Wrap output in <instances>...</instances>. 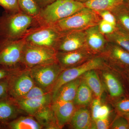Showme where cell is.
Listing matches in <instances>:
<instances>
[{"label": "cell", "instance_id": "6da1fadb", "mask_svg": "<svg viewBox=\"0 0 129 129\" xmlns=\"http://www.w3.org/2000/svg\"><path fill=\"white\" fill-rule=\"evenodd\" d=\"M34 24L38 25L36 18L22 11L5 12L0 16V40L15 41L24 38Z\"/></svg>", "mask_w": 129, "mask_h": 129}, {"label": "cell", "instance_id": "7a4b0ae2", "mask_svg": "<svg viewBox=\"0 0 129 129\" xmlns=\"http://www.w3.org/2000/svg\"><path fill=\"white\" fill-rule=\"evenodd\" d=\"M85 7L84 3L73 0H56L41 8L36 18L39 26L51 25L72 16Z\"/></svg>", "mask_w": 129, "mask_h": 129}, {"label": "cell", "instance_id": "3957f363", "mask_svg": "<svg viewBox=\"0 0 129 129\" xmlns=\"http://www.w3.org/2000/svg\"><path fill=\"white\" fill-rule=\"evenodd\" d=\"M101 19L96 11L85 7L80 11L51 25L61 34L84 31L98 25Z\"/></svg>", "mask_w": 129, "mask_h": 129}, {"label": "cell", "instance_id": "277c9868", "mask_svg": "<svg viewBox=\"0 0 129 129\" xmlns=\"http://www.w3.org/2000/svg\"><path fill=\"white\" fill-rule=\"evenodd\" d=\"M110 64L101 55H96L77 67L64 69L59 75L51 90L52 100L60 87L68 82L80 78L86 72L92 70H104Z\"/></svg>", "mask_w": 129, "mask_h": 129}, {"label": "cell", "instance_id": "5b68a950", "mask_svg": "<svg viewBox=\"0 0 129 129\" xmlns=\"http://www.w3.org/2000/svg\"><path fill=\"white\" fill-rule=\"evenodd\" d=\"M26 44L24 37L17 40H0V68L25 69L22 58Z\"/></svg>", "mask_w": 129, "mask_h": 129}, {"label": "cell", "instance_id": "8992f818", "mask_svg": "<svg viewBox=\"0 0 129 129\" xmlns=\"http://www.w3.org/2000/svg\"><path fill=\"white\" fill-rule=\"evenodd\" d=\"M56 51L53 48L26 43L24 48L22 64L24 68L57 62Z\"/></svg>", "mask_w": 129, "mask_h": 129}, {"label": "cell", "instance_id": "52a82bcc", "mask_svg": "<svg viewBox=\"0 0 129 129\" xmlns=\"http://www.w3.org/2000/svg\"><path fill=\"white\" fill-rule=\"evenodd\" d=\"M14 100L24 112L34 116L42 108L52 103V95L35 85L24 96Z\"/></svg>", "mask_w": 129, "mask_h": 129}, {"label": "cell", "instance_id": "ba28073f", "mask_svg": "<svg viewBox=\"0 0 129 129\" xmlns=\"http://www.w3.org/2000/svg\"><path fill=\"white\" fill-rule=\"evenodd\" d=\"M35 85L46 92H51L53 85L63 69L57 62L28 69Z\"/></svg>", "mask_w": 129, "mask_h": 129}, {"label": "cell", "instance_id": "9c48e42d", "mask_svg": "<svg viewBox=\"0 0 129 129\" xmlns=\"http://www.w3.org/2000/svg\"><path fill=\"white\" fill-rule=\"evenodd\" d=\"M61 35L52 26L44 25L32 29L24 38L28 44L55 50Z\"/></svg>", "mask_w": 129, "mask_h": 129}, {"label": "cell", "instance_id": "30bf717a", "mask_svg": "<svg viewBox=\"0 0 129 129\" xmlns=\"http://www.w3.org/2000/svg\"><path fill=\"white\" fill-rule=\"evenodd\" d=\"M8 79V95L14 100L24 96L35 85L28 69L19 70Z\"/></svg>", "mask_w": 129, "mask_h": 129}, {"label": "cell", "instance_id": "8fae6325", "mask_svg": "<svg viewBox=\"0 0 129 129\" xmlns=\"http://www.w3.org/2000/svg\"><path fill=\"white\" fill-rule=\"evenodd\" d=\"M86 48L85 30L61 34L56 45V52L72 51Z\"/></svg>", "mask_w": 129, "mask_h": 129}, {"label": "cell", "instance_id": "7c38bea8", "mask_svg": "<svg viewBox=\"0 0 129 129\" xmlns=\"http://www.w3.org/2000/svg\"><path fill=\"white\" fill-rule=\"evenodd\" d=\"M96 55L86 48L65 52H56V55L57 61L63 70L79 66Z\"/></svg>", "mask_w": 129, "mask_h": 129}, {"label": "cell", "instance_id": "4fadbf2b", "mask_svg": "<svg viewBox=\"0 0 129 129\" xmlns=\"http://www.w3.org/2000/svg\"><path fill=\"white\" fill-rule=\"evenodd\" d=\"M101 55L112 66L129 67V51L117 44L108 42Z\"/></svg>", "mask_w": 129, "mask_h": 129}, {"label": "cell", "instance_id": "5bb4252c", "mask_svg": "<svg viewBox=\"0 0 129 129\" xmlns=\"http://www.w3.org/2000/svg\"><path fill=\"white\" fill-rule=\"evenodd\" d=\"M86 48L94 55L101 54L104 52L108 41L105 36L101 33L98 25L85 30Z\"/></svg>", "mask_w": 129, "mask_h": 129}, {"label": "cell", "instance_id": "9a60e30c", "mask_svg": "<svg viewBox=\"0 0 129 129\" xmlns=\"http://www.w3.org/2000/svg\"><path fill=\"white\" fill-rule=\"evenodd\" d=\"M52 107L59 129L69 123L77 109L73 102L56 101L52 102Z\"/></svg>", "mask_w": 129, "mask_h": 129}, {"label": "cell", "instance_id": "2e32d148", "mask_svg": "<svg viewBox=\"0 0 129 129\" xmlns=\"http://www.w3.org/2000/svg\"><path fill=\"white\" fill-rule=\"evenodd\" d=\"M23 112L15 100L9 96L0 99V124L4 127Z\"/></svg>", "mask_w": 129, "mask_h": 129}, {"label": "cell", "instance_id": "e0dca14e", "mask_svg": "<svg viewBox=\"0 0 129 129\" xmlns=\"http://www.w3.org/2000/svg\"><path fill=\"white\" fill-rule=\"evenodd\" d=\"M81 81V79L80 77L62 86L52 100V102L56 101L73 102Z\"/></svg>", "mask_w": 129, "mask_h": 129}, {"label": "cell", "instance_id": "ac0fdd59", "mask_svg": "<svg viewBox=\"0 0 129 129\" xmlns=\"http://www.w3.org/2000/svg\"><path fill=\"white\" fill-rule=\"evenodd\" d=\"M92 122L89 111L85 107H83L76 109L69 123L72 128L90 129Z\"/></svg>", "mask_w": 129, "mask_h": 129}, {"label": "cell", "instance_id": "d6986e66", "mask_svg": "<svg viewBox=\"0 0 129 129\" xmlns=\"http://www.w3.org/2000/svg\"><path fill=\"white\" fill-rule=\"evenodd\" d=\"M34 117L41 125L43 128L59 129L52 107V103L40 109Z\"/></svg>", "mask_w": 129, "mask_h": 129}, {"label": "cell", "instance_id": "ffe728a7", "mask_svg": "<svg viewBox=\"0 0 129 129\" xmlns=\"http://www.w3.org/2000/svg\"><path fill=\"white\" fill-rule=\"evenodd\" d=\"M102 78L106 88L112 97H119L124 93V90L120 81L111 72L107 70L102 72Z\"/></svg>", "mask_w": 129, "mask_h": 129}, {"label": "cell", "instance_id": "44dd1931", "mask_svg": "<svg viewBox=\"0 0 129 129\" xmlns=\"http://www.w3.org/2000/svg\"><path fill=\"white\" fill-rule=\"evenodd\" d=\"M110 11L115 17L117 27L129 33V6L126 1Z\"/></svg>", "mask_w": 129, "mask_h": 129}, {"label": "cell", "instance_id": "7402d4cb", "mask_svg": "<svg viewBox=\"0 0 129 129\" xmlns=\"http://www.w3.org/2000/svg\"><path fill=\"white\" fill-rule=\"evenodd\" d=\"M5 127L11 129H41L43 127L34 116H21L9 122Z\"/></svg>", "mask_w": 129, "mask_h": 129}, {"label": "cell", "instance_id": "603a6c76", "mask_svg": "<svg viewBox=\"0 0 129 129\" xmlns=\"http://www.w3.org/2000/svg\"><path fill=\"white\" fill-rule=\"evenodd\" d=\"M96 70L86 72L80 78L92 91L96 98H101L103 92V88Z\"/></svg>", "mask_w": 129, "mask_h": 129}, {"label": "cell", "instance_id": "cb8c5ba5", "mask_svg": "<svg viewBox=\"0 0 129 129\" xmlns=\"http://www.w3.org/2000/svg\"><path fill=\"white\" fill-rule=\"evenodd\" d=\"M92 95V91L81 79L74 100V104L76 107H86L91 104L93 100Z\"/></svg>", "mask_w": 129, "mask_h": 129}, {"label": "cell", "instance_id": "d4e9b609", "mask_svg": "<svg viewBox=\"0 0 129 129\" xmlns=\"http://www.w3.org/2000/svg\"><path fill=\"white\" fill-rule=\"evenodd\" d=\"M127 0H88L84 3L85 7L95 11L101 10L111 11L118 5Z\"/></svg>", "mask_w": 129, "mask_h": 129}, {"label": "cell", "instance_id": "484cf974", "mask_svg": "<svg viewBox=\"0 0 129 129\" xmlns=\"http://www.w3.org/2000/svg\"><path fill=\"white\" fill-rule=\"evenodd\" d=\"M108 41L112 42L129 51V33L117 28L113 33L106 35Z\"/></svg>", "mask_w": 129, "mask_h": 129}, {"label": "cell", "instance_id": "4316f807", "mask_svg": "<svg viewBox=\"0 0 129 129\" xmlns=\"http://www.w3.org/2000/svg\"><path fill=\"white\" fill-rule=\"evenodd\" d=\"M18 3L22 11L34 17L39 16L41 8L35 0H18Z\"/></svg>", "mask_w": 129, "mask_h": 129}, {"label": "cell", "instance_id": "83f0119b", "mask_svg": "<svg viewBox=\"0 0 129 129\" xmlns=\"http://www.w3.org/2000/svg\"><path fill=\"white\" fill-rule=\"evenodd\" d=\"M0 6L5 9V12L14 13L21 11L18 0H0Z\"/></svg>", "mask_w": 129, "mask_h": 129}, {"label": "cell", "instance_id": "f1b7e54d", "mask_svg": "<svg viewBox=\"0 0 129 129\" xmlns=\"http://www.w3.org/2000/svg\"><path fill=\"white\" fill-rule=\"evenodd\" d=\"M109 128L112 129H129V122L121 115L114 119Z\"/></svg>", "mask_w": 129, "mask_h": 129}, {"label": "cell", "instance_id": "f546056e", "mask_svg": "<svg viewBox=\"0 0 129 129\" xmlns=\"http://www.w3.org/2000/svg\"><path fill=\"white\" fill-rule=\"evenodd\" d=\"M98 25L100 32L104 35L112 34L117 28L102 19L99 21Z\"/></svg>", "mask_w": 129, "mask_h": 129}, {"label": "cell", "instance_id": "4dcf8cb0", "mask_svg": "<svg viewBox=\"0 0 129 129\" xmlns=\"http://www.w3.org/2000/svg\"><path fill=\"white\" fill-rule=\"evenodd\" d=\"M96 11L98 13L102 19L117 27L116 19L114 15L111 11L109 10H101Z\"/></svg>", "mask_w": 129, "mask_h": 129}, {"label": "cell", "instance_id": "1f68e13d", "mask_svg": "<svg viewBox=\"0 0 129 129\" xmlns=\"http://www.w3.org/2000/svg\"><path fill=\"white\" fill-rule=\"evenodd\" d=\"M91 104V115L92 120L98 119V113L102 106L101 98L96 97L95 99L92 100Z\"/></svg>", "mask_w": 129, "mask_h": 129}, {"label": "cell", "instance_id": "d6a6232c", "mask_svg": "<svg viewBox=\"0 0 129 129\" xmlns=\"http://www.w3.org/2000/svg\"><path fill=\"white\" fill-rule=\"evenodd\" d=\"M115 107L120 113L129 112V99H124L116 103Z\"/></svg>", "mask_w": 129, "mask_h": 129}, {"label": "cell", "instance_id": "836d02e7", "mask_svg": "<svg viewBox=\"0 0 129 129\" xmlns=\"http://www.w3.org/2000/svg\"><path fill=\"white\" fill-rule=\"evenodd\" d=\"M109 128V124L108 119H98L96 120H92L90 129H107Z\"/></svg>", "mask_w": 129, "mask_h": 129}, {"label": "cell", "instance_id": "e575fe53", "mask_svg": "<svg viewBox=\"0 0 129 129\" xmlns=\"http://www.w3.org/2000/svg\"><path fill=\"white\" fill-rule=\"evenodd\" d=\"M21 69H22L0 68V80L7 78Z\"/></svg>", "mask_w": 129, "mask_h": 129}, {"label": "cell", "instance_id": "d590c367", "mask_svg": "<svg viewBox=\"0 0 129 129\" xmlns=\"http://www.w3.org/2000/svg\"><path fill=\"white\" fill-rule=\"evenodd\" d=\"M8 78L0 80V99L9 96Z\"/></svg>", "mask_w": 129, "mask_h": 129}, {"label": "cell", "instance_id": "8d00e7d4", "mask_svg": "<svg viewBox=\"0 0 129 129\" xmlns=\"http://www.w3.org/2000/svg\"><path fill=\"white\" fill-rule=\"evenodd\" d=\"M110 113V110L108 106L106 105H102L98 113V119H108Z\"/></svg>", "mask_w": 129, "mask_h": 129}, {"label": "cell", "instance_id": "74e56055", "mask_svg": "<svg viewBox=\"0 0 129 129\" xmlns=\"http://www.w3.org/2000/svg\"><path fill=\"white\" fill-rule=\"evenodd\" d=\"M41 8L46 6L56 0H35Z\"/></svg>", "mask_w": 129, "mask_h": 129}, {"label": "cell", "instance_id": "f35d334b", "mask_svg": "<svg viewBox=\"0 0 129 129\" xmlns=\"http://www.w3.org/2000/svg\"><path fill=\"white\" fill-rule=\"evenodd\" d=\"M121 115L125 118L129 122V112L121 114Z\"/></svg>", "mask_w": 129, "mask_h": 129}, {"label": "cell", "instance_id": "ab89813d", "mask_svg": "<svg viewBox=\"0 0 129 129\" xmlns=\"http://www.w3.org/2000/svg\"><path fill=\"white\" fill-rule=\"evenodd\" d=\"M75 1L78 2L82 3H84L88 1V0H73Z\"/></svg>", "mask_w": 129, "mask_h": 129}, {"label": "cell", "instance_id": "60d3db41", "mask_svg": "<svg viewBox=\"0 0 129 129\" xmlns=\"http://www.w3.org/2000/svg\"><path fill=\"white\" fill-rule=\"evenodd\" d=\"M126 2H127V4H128V5L129 6V0H127Z\"/></svg>", "mask_w": 129, "mask_h": 129}, {"label": "cell", "instance_id": "b9f144b4", "mask_svg": "<svg viewBox=\"0 0 129 129\" xmlns=\"http://www.w3.org/2000/svg\"><path fill=\"white\" fill-rule=\"evenodd\" d=\"M128 75H129V71H128Z\"/></svg>", "mask_w": 129, "mask_h": 129}]
</instances>
